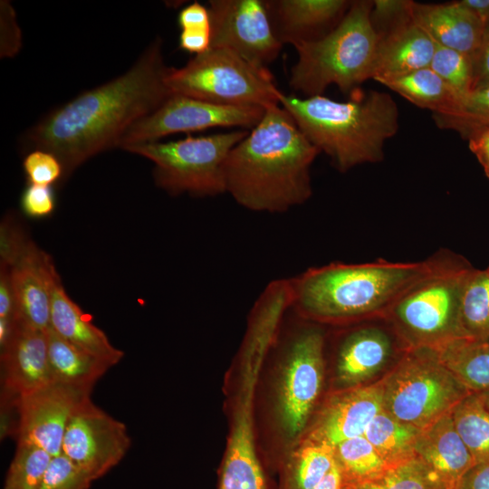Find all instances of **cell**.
I'll return each mask as SVG.
<instances>
[{
	"label": "cell",
	"instance_id": "28",
	"mask_svg": "<svg viewBox=\"0 0 489 489\" xmlns=\"http://www.w3.org/2000/svg\"><path fill=\"white\" fill-rule=\"evenodd\" d=\"M421 429L401 422L382 409L369 423L364 436L390 466L417 456L416 443Z\"/></svg>",
	"mask_w": 489,
	"mask_h": 489
},
{
	"label": "cell",
	"instance_id": "32",
	"mask_svg": "<svg viewBox=\"0 0 489 489\" xmlns=\"http://www.w3.org/2000/svg\"><path fill=\"white\" fill-rule=\"evenodd\" d=\"M436 125L468 140L489 129V85L474 90L446 114H433Z\"/></svg>",
	"mask_w": 489,
	"mask_h": 489
},
{
	"label": "cell",
	"instance_id": "1",
	"mask_svg": "<svg viewBox=\"0 0 489 489\" xmlns=\"http://www.w3.org/2000/svg\"><path fill=\"white\" fill-rule=\"evenodd\" d=\"M163 41L156 38L123 74L79 94L27 130L28 149L53 153L62 177L93 156L119 148L126 131L157 110L171 94L166 84L170 67Z\"/></svg>",
	"mask_w": 489,
	"mask_h": 489
},
{
	"label": "cell",
	"instance_id": "10",
	"mask_svg": "<svg viewBox=\"0 0 489 489\" xmlns=\"http://www.w3.org/2000/svg\"><path fill=\"white\" fill-rule=\"evenodd\" d=\"M1 264L6 266L16 308V321L47 331L51 294L59 275L51 257L11 222L1 227Z\"/></svg>",
	"mask_w": 489,
	"mask_h": 489
},
{
	"label": "cell",
	"instance_id": "18",
	"mask_svg": "<svg viewBox=\"0 0 489 489\" xmlns=\"http://www.w3.org/2000/svg\"><path fill=\"white\" fill-rule=\"evenodd\" d=\"M273 32L294 47L330 33L347 13L346 0H264Z\"/></svg>",
	"mask_w": 489,
	"mask_h": 489
},
{
	"label": "cell",
	"instance_id": "30",
	"mask_svg": "<svg viewBox=\"0 0 489 489\" xmlns=\"http://www.w3.org/2000/svg\"><path fill=\"white\" fill-rule=\"evenodd\" d=\"M334 455L346 485L372 480L390 468L364 436L339 443Z\"/></svg>",
	"mask_w": 489,
	"mask_h": 489
},
{
	"label": "cell",
	"instance_id": "42",
	"mask_svg": "<svg viewBox=\"0 0 489 489\" xmlns=\"http://www.w3.org/2000/svg\"><path fill=\"white\" fill-rule=\"evenodd\" d=\"M177 24L181 31L211 30L208 8L197 2H194L178 13Z\"/></svg>",
	"mask_w": 489,
	"mask_h": 489
},
{
	"label": "cell",
	"instance_id": "23",
	"mask_svg": "<svg viewBox=\"0 0 489 489\" xmlns=\"http://www.w3.org/2000/svg\"><path fill=\"white\" fill-rule=\"evenodd\" d=\"M50 328L63 340L104 360L111 367L120 362L124 355L70 298L59 275L52 288Z\"/></svg>",
	"mask_w": 489,
	"mask_h": 489
},
{
	"label": "cell",
	"instance_id": "34",
	"mask_svg": "<svg viewBox=\"0 0 489 489\" xmlns=\"http://www.w3.org/2000/svg\"><path fill=\"white\" fill-rule=\"evenodd\" d=\"M52 457L47 451L34 444L17 442L4 489H38Z\"/></svg>",
	"mask_w": 489,
	"mask_h": 489
},
{
	"label": "cell",
	"instance_id": "39",
	"mask_svg": "<svg viewBox=\"0 0 489 489\" xmlns=\"http://www.w3.org/2000/svg\"><path fill=\"white\" fill-rule=\"evenodd\" d=\"M21 205L29 216L42 217L50 215L54 208V197L50 186L30 184L23 193Z\"/></svg>",
	"mask_w": 489,
	"mask_h": 489
},
{
	"label": "cell",
	"instance_id": "49",
	"mask_svg": "<svg viewBox=\"0 0 489 489\" xmlns=\"http://www.w3.org/2000/svg\"><path fill=\"white\" fill-rule=\"evenodd\" d=\"M487 270L489 271V267L487 268Z\"/></svg>",
	"mask_w": 489,
	"mask_h": 489
},
{
	"label": "cell",
	"instance_id": "20",
	"mask_svg": "<svg viewBox=\"0 0 489 489\" xmlns=\"http://www.w3.org/2000/svg\"><path fill=\"white\" fill-rule=\"evenodd\" d=\"M411 17L441 46L472 55L481 43L484 23L460 1L438 5L412 2Z\"/></svg>",
	"mask_w": 489,
	"mask_h": 489
},
{
	"label": "cell",
	"instance_id": "7",
	"mask_svg": "<svg viewBox=\"0 0 489 489\" xmlns=\"http://www.w3.org/2000/svg\"><path fill=\"white\" fill-rule=\"evenodd\" d=\"M166 84L174 94L232 106L266 109L280 104L283 94L267 68L224 48H209L185 66L169 68Z\"/></svg>",
	"mask_w": 489,
	"mask_h": 489
},
{
	"label": "cell",
	"instance_id": "13",
	"mask_svg": "<svg viewBox=\"0 0 489 489\" xmlns=\"http://www.w3.org/2000/svg\"><path fill=\"white\" fill-rule=\"evenodd\" d=\"M210 48H224L261 68L273 62L277 39L264 0H210Z\"/></svg>",
	"mask_w": 489,
	"mask_h": 489
},
{
	"label": "cell",
	"instance_id": "19",
	"mask_svg": "<svg viewBox=\"0 0 489 489\" xmlns=\"http://www.w3.org/2000/svg\"><path fill=\"white\" fill-rule=\"evenodd\" d=\"M372 79L394 78L429 67L436 43L411 15L379 34Z\"/></svg>",
	"mask_w": 489,
	"mask_h": 489
},
{
	"label": "cell",
	"instance_id": "22",
	"mask_svg": "<svg viewBox=\"0 0 489 489\" xmlns=\"http://www.w3.org/2000/svg\"><path fill=\"white\" fill-rule=\"evenodd\" d=\"M416 454L449 488L455 489L462 477L476 465L457 433L452 411L421 430Z\"/></svg>",
	"mask_w": 489,
	"mask_h": 489
},
{
	"label": "cell",
	"instance_id": "16",
	"mask_svg": "<svg viewBox=\"0 0 489 489\" xmlns=\"http://www.w3.org/2000/svg\"><path fill=\"white\" fill-rule=\"evenodd\" d=\"M4 396L18 398L53 382L48 357L47 331L19 321L1 347Z\"/></svg>",
	"mask_w": 489,
	"mask_h": 489
},
{
	"label": "cell",
	"instance_id": "37",
	"mask_svg": "<svg viewBox=\"0 0 489 489\" xmlns=\"http://www.w3.org/2000/svg\"><path fill=\"white\" fill-rule=\"evenodd\" d=\"M23 165L32 185L51 186L63 176L60 160L46 150L33 149L24 158Z\"/></svg>",
	"mask_w": 489,
	"mask_h": 489
},
{
	"label": "cell",
	"instance_id": "25",
	"mask_svg": "<svg viewBox=\"0 0 489 489\" xmlns=\"http://www.w3.org/2000/svg\"><path fill=\"white\" fill-rule=\"evenodd\" d=\"M49 364L53 381L92 389L111 367L96 356L47 331Z\"/></svg>",
	"mask_w": 489,
	"mask_h": 489
},
{
	"label": "cell",
	"instance_id": "41",
	"mask_svg": "<svg viewBox=\"0 0 489 489\" xmlns=\"http://www.w3.org/2000/svg\"><path fill=\"white\" fill-rule=\"evenodd\" d=\"M471 57L474 72V91L489 85V20L484 23L481 43Z\"/></svg>",
	"mask_w": 489,
	"mask_h": 489
},
{
	"label": "cell",
	"instance_id": "46",
	"mask_svg": "<svg viewBox=\"0 0 489 489\" xmlns=\"http://www.w3.org/2000/svg\"><path fill=\"white\" fill-rule=\"evenodd\" d=\"M312 489H343V478L338 465L335 464L325 478Z\"/></svg>",
	"mask_w": 489,
	"mask_h": 489
},
{
	"label": "cell",
	"instance_id": "35",
	"mask_svg": "<svg viewBox=\"0 0 489 489\" xmlns=\"http://www.w3.org/2000/svg\"><path fill=\"white\" fill-rule=\"evenodd\" d=\"M429 67L461 100L473 91L474 72L471 55L436 44Z\"/></svg>",
	"mask_w": 489,
	"mask_h": 489
},
{
	"label": "cell",
	"instance_id": "48",
	"mask_svg": "<svg viewBox=\"0 0 489 489\" xmlns=\"http://www.w3.org/2000/svg\"><path fill=\"white\" fill-rule=\"evenodd\" d=\"M483 398L485 407L489 409V393L480 394Z\"/></svg>",
	"mask_w": 489,
	"mask_h": 489
},
{
	"label": "cell",
	"instance_id": "4",
	"mask_svg": "<svg viewBox=\"0 0 489 489\" xmlns=\"http://www.w3.org/2000/svg\"><path fill=\"white\" fill-rule=\"evenodd\" d=\"M347 101L323 95L282 94L280 105L308 140L340 172L384 158V146L398 129L396 101L383 91H355Z\"/></svg>",
	"mask_w": 489,
	"mask_h": 489
},
{
	"label": "cell",
	"instance_id": "21",
	"mask_svg": "<svg viewBox=\"0 0 489 489\" xmlns=\"http://www.w3.org/2000/svg\"><path fill=\"white\" fill-rule=\"evenodd\" d=\"M393 352L391 337L379 327L352 330L337 350L336 379L346 388L360 386L378 374Z\"/></svg>",
	"mask_w": 489,
	"mask_h": 489
},
{
	"label": "cell",
	"instance_id": "12",
	"mask_svg": "<svg viewBox=\"0 0 489 489\" xmlns=\"http://www.w3.org/2000/svg\"><path fill=\"white\" fill-rule=\"evenodd\" d=\"M325 337L317 328L301 330L284 352L279 394L283 427L290 437L306 427L324 375Z\"/></svg>",
	"mask_w": 489,
	"mask_h": 489
},
{
	"label": "cell",
	"instance_id": "24",
	"mask_svg": "<svg viewBox=\"0 0 489 489\" xmlns=\"http://www.w3.org/2000/svg\"><path fill=\"white\" fill-rule=\"evenodd\" d=\"M430 349L471 393H489V340L457 337Z\"/></svg>",
	"mask_w": 489,
	"mask_h": 489
},
{
	"label": "cell",
	"instance_id": "40",
	"mask_svg": "<svg viewBox=\"0 0 489 489\" xmlns=\"http://www.w3.org/2000/svg\"><path fill=\"white\" fill-rule=\"evenodd\" d=\"M1 57H12L21 48V31L8 1H1Z\"/></svg>",
	"mask_w": 489,
	"mask_h": 489
},
{
	"label": "cell",
	"instance_id": "29",
	"mask_svg": "<svg viewBox=\"0 0 489 489\" xmlns=\"http://www.w3.org/2000/svg\"><path fill=\"white\" fill-rule=\"evenodd\" d=\"M455 427L475 464L489 465V409L471 393L452 409Z\"/></svg>",
	"mask_w": 489,
	"mask_h": 489
},
{
	"label": "cell",
	"instance_id": "47",
	"mask_svg": "<svg viewBox=\"0 0 489 489\" xmlns=\"http://www.w3.org/2000/svg\"><path fill=\"white\" fill-rule=\"evenodd\" d=\"M460 2L472 10L483 23L489 20V0H461Z\"/></svg>",
	"mask_w": 489,
	"mask_h": 489
},
{
	"label": "cell",
	"instance_id": "33",
	"mask_svg": "<svg viewBox=\"0 0 489 489\" xmlns=\"http://www.w3.org/2000/svg\"><path fill=\"white\" fill-rule=\"evenodd\" d=\"M343 489H449L417 455L388 468L379 476Z\"/></svg>",
	"mask_w": 489,
	"mask_h": 489
},
{
	"label": "cell",
	"instance_id": "5",
	"mask_svg": "<svg viewBox=\"0 0 489 489\" xmlns=\"http://www.w3.org/2000/svg\"><path fill=\"white\" fill-rule=\"evenodd\" d=\"M373 1L351 2L340 23L323 37L295 46L290 86L305 97L331 85L352 93L372 79L379 35L371 21Z\"/></svg>",
	"mask_w": 489,
	"mask_h": 489
},
{
	"label": "cell",
	"instance_id": "6",
	"mask_svg": "<svg viewBox=\"0 0 489 489\" xmlns=\"http://www.w3.org/2000/svg\"><path fill=\"white\" fill-rule=\"evenodd\" d=\"M247 129L169 141H152L122 149L154 164L156 185L172 196L215 197L225 193V164L232 149Z\"/></svg>",
	"mask_w": 489,
	"mask_h": 489
},
{
	"label": "cell",
	"instance_id": "27",
	"mask_svg": "<svg viewBox=\"0 0 489 489\" xmlns=\"http://www.w3.org/2000/svg\"><path fill=\"white\" fill-rule=\"evenodd\" d=\"M335 464L334 446L304 436L287 457L278 489H312Z\"/></svg>",
	"mask_w": 489,
	"mask_h": 489
},
{
	"label": "cell",
	"instance_id": "9",
	"mask_svg": "<svg viewBox=\"0 0 489 489\" xmlns=\"http://www.w3.org/2000/svg\"><path fill=\"white\" fill-rule=\"evenodd\" d=\"M475 268L465 264L432 277L403 295L387 312L408 349L432 348L461 337L460 305Z\"/></svg>",
	"mask_w": 489,
	"mask_h": 489
},
{
	"label": "cell",
	"instance_id": "11",
	"mask_svg": "<svg viewBox=\"0 0 489 489\" xmlns=\"http://www.w3.org/2000/svg\"><path fill=\"white\" fill-rule=\"evenodd\" d=\"M264 111L263 107L222 105L173 93L157 110L134 123L123 135L119 148L212 128L250 130Z\"/></svg>",
	"mask_w": 489,
	"mask_h": 489
},
{
	"label": "cell",
	"instance_id": "26",
	"mask_svg": "<svg viewBox=\"0 0 489 489\" xmlns=\"http://www.w3.org/2000/svg\"><path fill=\"white\" fill-rule=\"evenodd\" d=\"M376 82L414 105L431 110L432 114L449 113L461 101L455 91L430 67Z\"/></svg>",
	"mask_w": 489,
	"mask_h": 489
},
{
	"label": "cell",
	"instance_id": "3",
	"mask_svg": "<svg viewBox=\"0 0 489 489\" xmlns=\"http://www.w3.org/2000/svg\"><path fill=\"white\" fill-rule=\"evenodd\" d=\"M467 261L439 253L420 262L379 260L364 264L332 263L308 268L289 278L292 306L303 318L319 322H346L386 315L418 284L455 269Z\"/></svg>",
	"mask_w": 489,
	"mask_h": 489
},
{
	"label": "cell",
	"instance_id": "44",
	"mask_svg": "<svg viewBox=\"0 0 489 489\" xmlns=\"http://www.w3.org/2000/svg\"><path fill=\"white\" fill-rule=\"evenodd\" d=\"M455 489H489V465H475L462 477Z\"/></svg>",
	"mask_w": 489,
	"mask_h": 489
},
{
	"label": "cell",
	"instance_id": "15",
	"mask_svg": "<svg viewBox=\"0 0 489 489\" xmlns=\"http://www.w3.org/2000/svg\"><path fill=\"white\" fill-rule=\"evenodd\" d=\"M91 389L53 381L16 399L17 442L34 444L52 456L62 454L67 425L91 399Z\"/></svg>",
	"mask_w": 489,
	"mask_h": 489
},
{
	"label": "cell",
	"instance_id": "43",
	"mask_svg": "<svg viewBox=\"0 0 489 489\" xmlns=\"http://www.w3.org/2000/svg\"><path fill=\"white\" fill-rule=\"evenodd\" d=\"M211 44V30H182L179 47L196 55L206 52Z\"/></svg>",
	"mask_w": 489,
	"mask_h": 489
},
{
	"label": "cell",
	"instance_id": "31",
	"mask_svg": "<svg viewBox=\"0 0 489 489\" xmlns=\"http://www.w3.org/2000/svg\"><path fill=\"white\" fill-rule=\"evenodd\" d=\"M461 337L489 340V271L471 273L460 305Z\"/></svg>",
	"mask_w": 489,
	"mask_h": 489
},
{
	"label": "cell",
	"instance_id": "38",
	"mask_svg": "<svg viewBox=\"0 0 489 489\" xmlns=\"http://www.w3.org/2000/svg\"><path fill=\"white\" fill-rule=\"evenodd\" d=\"M412 2L408 0L373 1L371 21L378 34L410 16Z\"/></svg>",
	"mask_w": 489,
	"mask_h": 489
},
{
	"label": "cell",
	"instance_id": "14",
	"mask_svg": "<svg viewBox=\"0 0 489 489\" xmlns=\"http://www.w3.org/2000/svg\"><path fill=\"white\" fill-rule=\"evenodd\" d=\"M129 446L125 424L89 399L71 417L62 453L95 481L122 460Z\"/></svg>",
	"mask_w": 489,
	"mask_h": 489
},
{
	"label": "cell",
	"instance_id": "8",
	"mask_svg": "<svg viewBox=\"0 0 489 489\" xmlns=\"http://www.w3.org/2000/svg\"><path fill=\"white\" fill-rule=\"evenodd\" d=\"M381 380L383 409L421 430L471 394L427 347L408 349Z\"/></svg>",
	"mask_w": 489,
	"mask_h": 489
},
{
	"label": "cell",
	"instance_id": "45",
	"mask_svg": "<svg viewBox=\"0 0 489 489\" xmlns=\"http://www.w3.org/2000/svg\"><path fill=\"white\" fill-rule=\"evenodd\" d=\"M467 142L469 149L475 156L484 174L489 178V129L472 137Z\"/></svg>",
	"mask_w": 489,
	"mask_h": 489
},
{
	"label": "cell",
	"instance_id": "2",
	"mask_svg": "<svg viewBox=\"0 0 489 489\" xmlns=\"http://www.w3.org/2000/svg\"><path fill=\"white\" fill-rule=\"evenodd\" d=\"M319 153L285 109L268 107L227 157L225 193L253 212H286L311 197Z\"/></svg>",
	"mask_w": 489,
	"mask_h": 489
},
{
	"label": "cell",
	"instance_id": "36",
	"mask_svg": "<svg viewBox=\"0 0 489 489\" xmlns=\"http://www.w3.org/2000/svg\"><path fill=\"white\" fill-rule=\"evenodd\" d=\"M93 480L62 453L53 456L38 489H89Z\"/></svg>",
	"mask_w": 489,
	"mask_h": 489
},
{
	"label": "cell",
	"instance_id": "17",
	"mask_svg": "<svg viewBox=\"0 0 489 489\" xmlns=\"http://www.w3.org/2000/svg\"><path fill=\"white\" fill-rule=\"evenodd\" d=\"M382 409V380L349 388L331 397L305 436L335 446L344 440L364 436Z\"/></svg>",
	"mask_w": 489,
	"mask_h": 489
}]
</instances>
